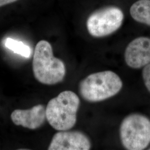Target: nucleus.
<instances>
[{"instance_id":"nucleus-8","label":"nucleus","mask_w":150,"mask_h":150,"mask_svg":"<svg viewBox=\"0 0 150 150\" xmlns=\"http://www.w3.org/2000/svg\"><path fill=\"white\" fill-rule=\"evenodd\" d=\"M11 118L17 126L31 129H38L46 119V107L40 104L29 110H15L11 113Z\"/></svg>"},{"instance_id":"nucleus-11","label":"nucleus","mask_w":150,"mask_h":150,"mask_svg":"<svg viewBox=\"0 0 150 150\" xmlns=\"http://www.w3.org/2000/svg\"><path fill=\"white\" fill-rule=\"evenodd\" d=\"M142 79L146 88L150 92V63L144 67Z\"/></svg>"},{"instance_id":"nucleus-9","label":"nucleus","mask_w":150,"mask_h":150,"mask_svg":"<svg viewBox=\"0 0 150 150\" xmlns=\"http://www.w3.org/2000/svg\"><path fill=\"white\" fill-rule=\"evenodd\" d=\"M129 13L136 21L150 26V0H138L131 6Z\"/></svg>"},{"instance_id":"nucleus-10","label":"nucleus","mask_w":150,"mask_h":150,"mask_svg":"<svg viewBox=\"0 0 150 150\" xmlns=\"http://www.w3.org/2000/svg\"><path fill=\"white\" fill-rule=\"evenodd\" d=\"M5 45L7 48L12 51L14 53L18 54L25 57L29 58L31 54V50L30 47L21 41L7 38L6 40Z\"/></svg>"},{"instance_id":"nucleus-3","label":"nucleus","mask_w":150,"mask_h":150,"mask_svg":"<svg viewBox=\"0 0 150 150\" xmlns=\"http://www.w3.org/2000/svg\"><path fill=\"white\" fill-rule=\"evenodd\" d=\"M80 105V98L75 92L63 91L48 102L46 107V120L56 130H69L76 123Z\"/></svg>"},{"instance_id":"nucleus-13","label":"nucleus","mask_w":150,"mask_h":150,"mask_svg":"<svg viewBox=\"0 0 150 150\" xmlns=\"http://www.w3.org/2000/svg\"></svg>"},{"instance_id":"nucleus-4","label":"nucleus","mask_w":150,"mask_h":150,"mask_svg":"<svg viewBox=\"0 0 150 150\" xmlns=\"http://www.w3.org/2000/svg\"><path fill=\"white\" fill-rule=\"evenodd\" d=\"M120 137L126 149L144 150L150 144V119L139 113L127 116L121 123Z\"/></svg>"},{"instance_id":"nucleus-5","label":"nucleus","mask_w":150,"mask_h":150,"mask_svg":"<svg viewBox=\"0 0 150 150\" xmlns=\"http://www.w3.org/2000/svg\"><path fill=\"white\" fill-rule=\"evenodd\" d=\"M124 19L123 12L116 6H108L92 13L86 22L88 33L94 38L106 37L121 27Z\"/></svg>"},{"instance_id":"nucleus-6","label":"nucleus","mask_w":150,"mask_h":150,"mask_svg":"<svg viewBox=\"0 0 150 150\" xmlns=\"http://www.w3.org/2000/svg\"><path fill=\"white\" fill-rule=\"evenodd\" d=\"M88 137L79 131H59L48 146L49 150H88L91 149Z\"/></svg>"},{"instance_id":"nucleus-7","label":"nucleus","mask_w":150,"mask_h":150,"mask_svg":"<svg viewBox=\"0 0 150 150\" xmlns=\"http://www.w3.org/2000/svg\"><path fill=\"white\" fill-rule=\"evenodd\" d=\"M125 61L134 69L144 67L150 63V38L139 37L129 43L125 51Z\"/></svg>"},{"instance_id":"nucleus-2","label":"nucleus","mask_w":150,"mask_h":150,"mask_svg":"<svg viewBox=\"0 0 150 150\" xmlns=\"http://www.w3.org/2000/svg\"><path fill=\"white\" fill-rule=\"evenodd\" d=\"M123 86L117 74L112 71H104L92 74L79 84V93L87 101L98 102L117 95Z\"/></svg>"},{"instance_id":"nucleus-1","label":"nucleus","mask_w":150,"mask_h":150,"mask_svg":"<svg viewBox=\"0 0 150 150\" xmlns=\"http://www.w3.org/2000/svg\"><path fill=\"white\" fill-rule=\"evenodd\" d=\"M32 69L35 79L47 85L61 82L66 71L64 62L54 56L51 44L45 40L39 41L35 47Z\"/></svg>"},{"instance_id":"nucleus-12","label":"nucleus","mask_w":150,"mask_h":150,"mask_svg":"<svg viewBox=\"0 0 150 150\" xmlns=\"http://www.w3.org/2000/svg\"><path fill=\"white\" fill-rule=\"evenodd\" d=\"M17 0H0V7L16 2Z\"/></svg>"}]
</instances>
